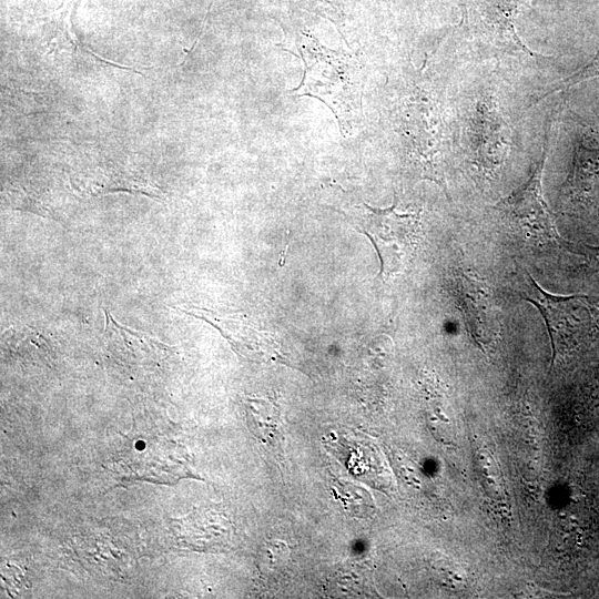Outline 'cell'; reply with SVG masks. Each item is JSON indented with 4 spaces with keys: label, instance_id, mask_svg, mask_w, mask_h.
<instances>
[{
    "label": "cell",
    "instance_id": "obj_3",
    "mask_svg": "<svg viewBox=\"0 0 599 599\" xmlns=\"http://www.w3.org/2000/svg\"><path fill=\"white\" fill-rule=\"evenodd\" d=\"M354 227L372 242L380 263L379 275L402 273L412 262L419 244L422 225L416 212H399L392 206L377 209L365 202L344 211Z\"/></svg>",
    "mask_w": 599,
    "mask_h": 599
},
{
    "label": "cell",
    "instance_id": "obj_6",
    "mask_svg": "<svg viewBox=\"0 0 599 599\" xmlns=\"http://www.w3.org/2000/svg\"><path fill=\"white\" fill-rule=\"evenodd\" d=\"M184 313L203 319L216 328L241 356L262 363L296 367L282 349L276 335L257 327L245 316L223 314L202 307H183Z\"/></svg>",
    "mask_w": 599,
    "mask_h": 599
},
{
    "label": "cell",
    "instance_id": "obj_7",
    "mask_svg": "<svg viewBox=\"0 0 599 599\" xmlns=\"http://www.w3.org/2000/svg\"><path fill=\"white\" fill-rule=\"evenodd\" d=\"M456 291L471 337L479 347L487 345L497 334L496 311L488 287L464 274L458 277Z\"/></svg>",
    "mask_w": 599,
    "mask_h": 599
},
{
    "label": "cell",
    "instance_id": "obj_5",
    "mask_svg": "<svg viewBox=\"0 0 599 599\" xmlns=\"http://www.w3.org/2000/svg\"><path fill=\"white\" fill-rule=\"evenodd\" d=\"M528 295L525 301L540 312L551 344V366L556 357L576 346L592 328L589 305L580 295H555L546 292L528 275Z\"/></svg>",
    "mask_w": 599,
    "mask_h": 599
},
{
    "label": "cell",
    "instance_id": "obj_4",
    "mask_svg": "<svg viewBox=\"0 0 599 599\" xmlns=\"http://www.w3.org/2000/svg\"><path fill=\"white\" fill-rule=\"evenodd\" d=\"M541 158L527 181L499 200L493 211L515 235L537 244L564 242L542 194V175L547 158L546 134Z\"/></svg>",
    "mask_w": 599,
    "mask_h": 599
},
{
    "label": "cell",
    "instance_id": "obj_1",
    "mask_svg": "<svg viewBox=\"0 0 599 599\" xmlns=\"http://www.w3.org/2000/svg\"><path fill=\"white\" fill-rule=\"evenodd\" d=\"M394 90L387 124L404 163L415 176L445 189L451 132L441 93L423 69L402 75Z\"/></svg>",
    "mask_w": 599,
    "mask_h": 599
},
{
    "label": "cell",
    "instance_id": "obj_2",
    "mask_svg": "<svg viewBox=\"0 0 599 599\" xmlns=\"http://www.w3.org/2000/svg\"><path fill=\"white\" fill-rule=\"evenodd\" d=\"M295 44L304 62V74L291 93L321 100L334 113L342 134H352L362 119L361 62L344 50L323 45L308 32L300 33Z\"/></svg>",
    "mask_w": 599,
    "mask_h": 599
},
{
    "label": "cell",
    "instance_id": "obj_9",
    "mask_svg": "<svg viewBox=\"0 0 599 599\" xmlns=\"http://www.w3.org/2000/svg\"><path fill=\"white\" fill-rule=\"evenodd\" d=\"M597 77H599V51L597 52L595 58L586 65L575 71L569 77L551 83V85L541 94H536L529 105H531V103L540 102L542 99L549 97L550 94L567 90L572 85Z\"/></svg>",
    "mask_w": 599,
    "mask_h": 599
},
{
    "label": "cell",
    "instance_id": "obj_8",
    "mask_svg": "<svg viewBox=\"0 0 599 599\" xmlns=\"http://www.w3.org/2000/svg\"><path fill=\"white\" fill-rule=\"evenodd\" d=\"M247 409L255 425L254 432L261 434L262 439L271 436L280 417L278 406L272 399L254 397L247 400Z\"/></svg>",
    "mask_w": 599,
    "mask_h": 599
}]
</instances>
